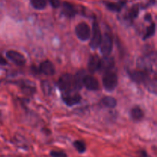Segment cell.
Returning a JSON list of instances; mask_svg holds the SVG:
<instances>
[{"instance_id":"obj_1","label":"cell","mask_w":157,"mask_h":157,"mask_svg":"<svg viewBox=\"0 0 157 157\" xmlns=\"http://www.w3.org/2000/svg\"><path fill=\"white\" fill-rule=\"evenodd\" d=\"M118 84V77L116 72L113 70L104 73L103 76V86L107 91H112L117 87Z\"/></svg>"},{"instance_id":"obj_24","label":"cell","mask_w":157,"mask_h":157,"mask_svg":"<svg viewBox=\"0 0 157 157\" xmlns=\"http://www.w3.org/2000/svg\"><path fill=\"white\" fill-rule=\"evenodd\" d=\"M145 19L146 20H149V21H150V20L152 19V16L150 15H146V17H145Z\"/></svg>"},{"instance_id":"obj_22","label":"cell","mask_w":157,"mask_h":157,"mask_svg":"<svg viewBox=\"0 0 157 157\" xmlns=\"http://www.w3.org/2000/svg\"><path fill=\"white\" fill-rule=\"evenodd\" d=\"M50 155L52 157H67V155L65 153L58 151H52L50 153Z\"/></svg>"},{"instance_id":"obj_3","label":"cell","mask_w":157,"mask_h":157,"mask_svg":"<svg viewBox=\"0 0 157 157\" xmlns=\"http://www.w3.org/2000/svg\"><path fill=\"white\" fill-rule=\"evenodd\" d=\"M57 84L62 93H66L72 90L74 88L73 76L71 74H64L60 77Z\"/></svg>"},{"instance_id":"obj_21","label":"cell","mask_w":157,"mask_h":157,"mask_svg":"<svg viewBox=\"0 0 157 157\" xmlns=\"http://www.w3.org/2000/svg\"><path fill=\"white\" fill-rule=\"evenodd\" d=\"M138 14H139V6L138 5H135L129 11L128 16L130 19H134V18H136L137 17Z\"/></svg>"},{"instance_id":"obj_10","label":"cell","mask_w":157,"mask_h":157,"mask_svg":"<svg viewBox=\"0 0 157 157\" xmlns=\"http://www.w3.org/2000/svg\"><path fill=\"white\" fill-rule=\"evenodd\" d=\"M130 78L134 82L137 84L146 83L149 80V75L147 72L142 71H135L130 73Z\"/></svg>"},{"instance_id":"obj_23","label":"cell","mask_w":157,"mask_h":157,"mask_svg":"<svg viewBox=\"0 0 157 157\" xmlns=\"http://www.w3.org/2000/svg\"><path fill=\"white\" fill-rule=\"evenodd\" d=\"M47 1H48L51 6L53 8H55V9H57V8H58L61 6V2H60V0H47Z\"/></svg>"},{"instance_id":"obj_15","label":"cell","mask_w":157,"mask_h":157,"mask_svg":"<svg viewBox=\"0 0 157 157\" xmlns=\"http://www.w3.org/2000/svg\"><path fill=\"white\" fill-rule=\"evenodd\" d=\"M106 7L109 9V10L112 11V12H121L123 8L126 5V1H120L118 2H104Z\"/></svg>"},{"instance_id":"obj_2","label":"cell","mask_w":157,"mask_h":157,"mask_svg":"<svg viewBox=\"0 0 157 157\" xmlns=\"http://www.w3.org/2000/svg\"><path fill=\"white\" fill-rule=\"evenodd\" d=\"M90 47L93 50H95L98 48H99L101 39H102V33H101V28H100L99 25H98V23L96 21L93 22L91 35H90Z\"/></svg>"},{"instance_id":"obj_14","label":"cell","mask_w":157,"mask_h":157,"mask_svg":"<svg viewBox=\"0 0 157 157\" xmlns=\"http://www.w3.org/2000/svg\"><path fill=\"white\" fill-rule=\"evenodd\" d=\"M39 71L41 73L45 75H48V76L53 75L55 72V66L49 61H44L41 63L39 66Z\"/></svg>"},{"instance_id":"obj_11","label":"cell","mask_w":157,"mask_h":157,"mask_svg":"<svg viewBox=\"0 0 157 157\" xmlns=\"http://www.w3.org/2000/svg\"><path fill=\"white\" fill-rule=\"evenodd\" d=\"M62 13L67 18H73L78 13V9L71 3L64 2L62 4Z\"/></svg>"},{"instance_id":"obj_9","label":"cell","mask_w":157,"mask_h":157,"mask_svg":"<svg viewBox=\"0 0 157 157\" xmlns=\"http://www.w3.org/2000/svg\"><path fill=\"white\" fill-rule=\"evenodd\" d=\"M101 59L100 57L97 55H93L89 58L88 63H87V68L89 72L91 74L95 73L99 71L100 65H101Z\"/></svg>"},{"instance_id":"obj_19","label":"cell","mask_w":157,"mask_h":157,"mask_svg":"<svg viewBox=\"0 0 157 157\" xmlns=\"http://www.w3.org/2000/svg\"><path fill=\"white\" fill-rule=\"evenodd\" d=\"M155 32H156V24H155V23H151V25L147 28L146 33L144 34V40L148 39V38H151V37L155 34Z\"/></svg>"},{"instance_id":"obj_20","label":"cell","mask_w":157,"mask_h":157,"mask_svg":"<svg viewBox=\"0 0 157 157\" xmlns=\"http://www.w3.org/2000/svg\"><path fill=\"white\" fill-rule=\"evenodd\" d=\"M74 147L80 153H83L86 151V146L84 142L81 140H76L74 142Z\"/></svg>"},{"instance_id":"obj_4","label":"cell","mask_w":157,"mask_h":157,"mask_svg":"<svg viewBox=\"0 0 157 157\" xmlns=\"http://www.w3.org/2000/svg\"><path fill=\"white\" fill-rule=\"evenodd\" d=\"M99 48L101 49V52L104 57L110 55L113 49V38L110 34L105 33L102 35V39Z\"/></svg>"},{"instance_id":"obj_17","label":"cell","mask_w":157,"mask_h":157,"mask_svg":"<svg viewBox=\"0 0 157 157\" xmlns=\"http://www.w3.org/2000/svg\"><path fill=\"white\" fill-rule=\"evenodd\" d=\"M101 104L108 108H114L117 106V100L113 97H105L101 101Z\"/></svg>"},{"instance_id":"obj_12","label":"cell","mask_w":157,"mask_h":157,"mask_svg":"<svg viewBox=\"0 0 157 157\" xmlns=\"http://www.w3.org/2000/svg\"><path fill=\"white\" fill-rule=\"evenodd\" d=\"M114 60L113 58L109 56H105L101 61V65H100L99 70L102 71L103 72L113 70L114 67Z\"/></svg>"},{"instance_id":"obj_18","label":"cell","mask_w":157,"mask_h":157,"mask_svg":"<svg viewBox=\"0 0 157 157\" xmlns=\"http://www.w3.org/2000/svg\"><path fill=\"white\" fill-rule=\"evenodd\" d=\"M30 3L34 9L37 10H42L47 6V0H30Z\"/></svg>"},{"instance_id":"obj_16","label":"cell","mask_w":157,"mask_h":157,"mask_svg":"<svg viewBox=\"0 0 157 157\" xmlns=\"http://www.w3.org/2000/svg\"><path fill=\"white\" fill-rule=\"evenodd\" d=\"M130 115L133 121H139L142 120L144 117V113L142 109L139 107H135L131 109L130 111Z\"/></svg>"},{"instance_id":"obj_8","label":"cell","mask_w":157,"mask_h":157,"mask_svg":"<svg viewBox=\"0 0 157 157\" xmlns=\"http://www.w3.org/2000/svg\"><path fill=\"white\" fill-rule=\"evenodd\" d=\"M83 87L89 90H98L99 89V82L94 76L86 75L83 81Z\"/></svg>"},{"instance_id":"obj_13","label":"cell","mask_w":157,"mask_h":157,"mask_svg":"<svg viewBox=\"0 0 157 157\" xmlns=\"http://www.w3.org/2000/svg\"><path fill=\"white\" fill-rule=\"evenodd\" d=\"M87 75L84 70H80L76 73L75 76H73V84L74 88L78 90L83 87V81Z\"/></svg>"},{"instance_id":"obj_6","label":"cell","mask_w":157,"mask_h":157,"mask_svg":"<svg viewBox=\"0 0 157 157\" xmlns=\"http://www.w3.org/2000/svg\"><path fill=\"white\" fill-rule=\"evenodd\" d=\"M62 100L66 105L68 107H72L78 104L81 101V98L79 94L72 90L66 93H62Z\"/></svg>"},{"instance_id":"obj_5","label":"cell","mask_w":157,"mask_h":157,"mask_svg":"<svg viewBox=\"0 0 157 157\" xmlns=\"http://www.w3.org/2000/svg\"><path fill=\"white\" fill-rule=\"evenodd\" d=\"M75 33L80 40L85 41L90 39L91 29L86 22H81L75 28Z\"/></svg>"},{"instance_id":"obj_7","label":"cell","mask_w":157,"mask_h":157,"mask_svg":"<svg viewBox=\"0 0 157 157\" xmlns=\"http://www.w3.org/2000/svg\"><path fill=\"white\" fill-rule=\"evenodd\" d=\"M6 57L9 60H10L12 62L15 64L16 65L22 66L25 64L26 59L24 55L20 52H16L14 50H9L6 52Z\"/></svg>"}]
</instances>
